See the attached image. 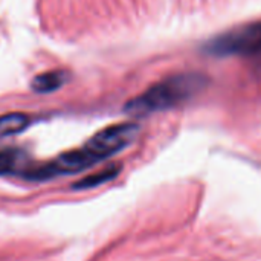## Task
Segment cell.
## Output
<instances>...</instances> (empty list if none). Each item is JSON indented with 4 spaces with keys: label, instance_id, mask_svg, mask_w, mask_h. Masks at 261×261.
I'll use <instances>...</instances> for the list:
<instances>
[{
    "label": "cell",
    "instance_id": "5b68a950",
    "mask_svg": "<svg viewBox=\"0 0 261 261\" xmlns=\"http://www.w3.org/2000/svg\"><path fill=\"white\" fill-rule=\"evenodd\" d=\"M26 168L24 154L20 150H2L0 151V174H21Z\"/></svg>",
    "mask_w": 261,
    "mask_h": 261
},
{
    "label": "cell",
    "instance_id": "6da1fadb",
    "mask_svg": "<svg viewBox=\"0 0 261 261\" xmlns=\"http://www.w3.org/2000/svg\"><path fill=\"white\" fill-rule=\"evenodd\" d=\"M138 133L139 125L133 122H121L106 127L76 150L66 151L46 164L26 165L20 176L28 180H47L57 176L80 173L127 148Z\"/></svg>",
    "mask_w": 261,
    "mask_h": 261
},
{
    "label": "cell",
    "instance_id": "7a4b0ae2",
    "mask_svg": "<svg viewBox=\"0 0 261 261\" xmlns=\"http://www.w3.org/2000/svg\"><path fill=\"white\" fill-rule=\"evenodd\" d=\"M208 83L210 80L203 73L197 72L171 75L128 101L125 112L135 116H145L173 109L197 96L208 87Z\"/></svg>",
    "mask_w": 261,
    "mask_h": 261
},
{
    "label": "cell",
    "instance_id": "8992f818",
    "mask_svg": "<svg viewBox=\"0 0 261 261\" xmlns=\"http://www.w3.org/2000/svg\"><path fill=\"white\" fill-rule=\"evenodd\" d=\"M31 119L28 115L21 112H12V113H5L0 116V138L5 136H12L20 132H23L29 125Z\"/></svg>",
    "mask_w": 261,
    "mask_h": 261
},
{
    "label": "cell",
    "instance_id": "3957f363",
    "mask_svg": "<svg viewBox=\"0 0 261 261\" xmlns=\"http://www.w3.org/2000/svg\"><path fill=\"white\" fill-rule=\"evenodd\" d=\"M261 50V23L236 28L205 44V52L216 57L251 54Z\"/></svg>",
    "mask_w": 261,
    "mask_h": 261
},
{
    "label": "cell",
    "instance_id": "277c9868",
    "mask_svg": "<svg viewBox=\"0 0 261 261\" xmlns=\"http://www.w3.org/2000/svg\"><path fill=\"white\" fill-rule=\"evenodd\" d=\"M67 80L69 73L66 70H50L37 75L31 83V87L38 93H52L61 89L67 83Z\"/></svg>",
    "mask_w": 261,
    "mask_h": 261
},
{
    "label": "cell",
    "instance_id": "52a82bcc",
    "mask_svg": "<svg viewBox=\"0 0 261 261\" xmlns=\"http://www.w3.org/2000/svg\"><path fill=\"white\" fill-rule=\"evenodd\" d=\"M118 173H119V167H109V168H104L102 171L95 173V174H90V176L81 179L80 182H76V184H75V188H78V190L95 188V187H98V185H102V184L107 182V180H112L113 177H116Z\"/></svg>",
    "mask_w": 261,
    "mask_h": 261
}]
</instances>
